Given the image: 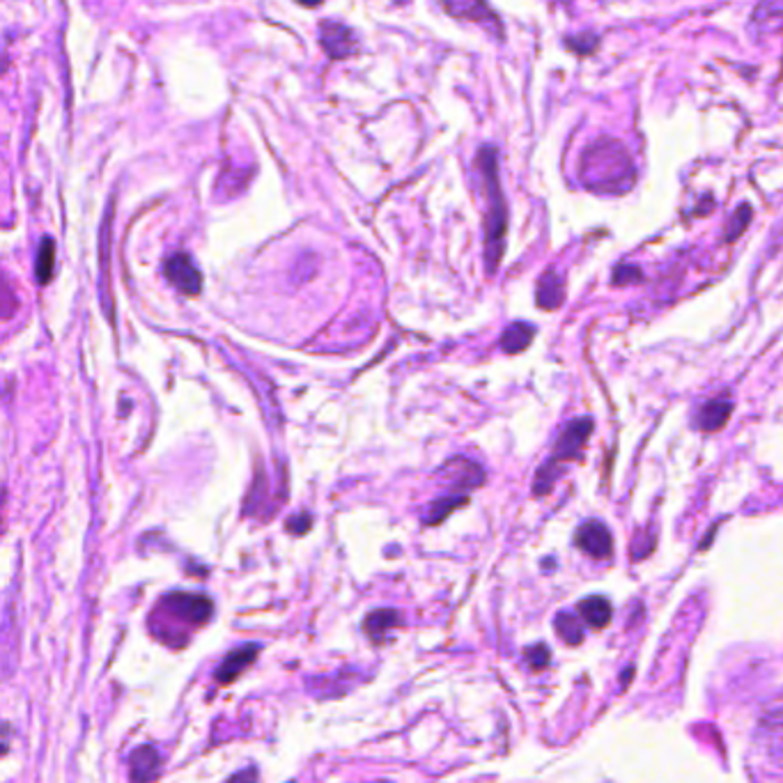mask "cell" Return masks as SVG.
Returning a JSON list of instances; mask_svg holds the SVG:
<instances>
[{"label":"cell","mask_w":783,"mask_h":783,"mask_svg":"<svg viewBox=\"0 0 783 783\" xmlns=\"http://www.w3.org/2000/svg\"><path fill=\"white\" fill-rule=\"evenodd\" d=\"M403 625V614L396 612V609H379V612H373L368 614L366 623H364V630L366 634L373 638V641H379L386 636L388 630H394Z\"/></svg>","instance_id":"14"},{"label":"cell","mask_w":783,"mask_h":783,"mask_svg":"<svg viewBox=\"0 0 783 783\" xmlns=\"http://www.w3.org/2000/svg\"><path fill=\"white\" fill-rule=\"evenodd\" d=\"M299 3L306 8H317L319 3H323V0H299Z\"/></svg>","instance_id":"25"},{"label":"cell","mask_w":783,"mask_h":783,"mask_svg":"<svg viewBox=\"0 0 783 783\" xmlns=\"http://www.w3.org/2000/svg\"><path fill=\"white\" fill-rule=\"evenodd\" d=\"M591 433H593L591 418H577V420L569 423L554 446V459L556 462L577 459L582 455V448L586 446Z\"/></svg>","instance_id":"5"},{"label":"cell","mask_w":783,"mask_h":783,"mask_svg":"<svg viewBox=\"0 0 783 783\" xmlns=\"http://www.w3.org/2000/svg\"><path fill=\"white\" fill-rule=\"evenodd\" d=\"M754 26L761 34H776L781 28V0H761L754 12Z\"/></svg>","instance_id":"15"},{"label":"cell","mask_w":783,"mask_h":783,"mask_svg":"<svg viewBox=\"0 0 783 783\" xmlns=\"http://www.w3.org/2000/svg\"><path fill=\"white\" fill-rule=\"evenodd\" d=\"M56 260V248H53V241L51 239H44L42 248H40V256H38V280L40 283H49L51 276H53V262Z\"/></svg>","instance_id":"22"},{"label":"cell","mask_w":783,"mask_h":783,"mask_svg":"<svg viewBox=\"0 0 783 783\" xmlns=\"http://www.w3.org/2000/svg\"><path fill=\"white\" fill-rule=\"evenodd\" d=\"M549 655L552 653H549V648L545 644H538V646H533V648L526 651V660H528L531 668H536V671H541V668H545L549 664Z\"/></svg>","instance_id":"23"},{"label":"cell","mask_w":783,"mask_h":783,"mask_svg":"<svg viewBox=\"0 0 783 783\" xmlns=\"http://www.w3.org/2000/svg\"><path fill=\"white\" fill-rule=\"evenodd\" d=\"M442 3L450 17L483 23L485 28L496 30V34H502V23H498V17L487 8L485 0H442Z\"/></svg>","instance_id":"7"},{"label":"cell","mask_w":783,"mask_h":783,"mask_svg":"<svg viewBox=\"0 0 783 783\" xmlns=\"http://www.w3.org/2000/svg\"><path fill=\"white\" fill-rule=\"evenodd\" d=\"M554 627L558 632V636L565 641L567 646H579L584 641V627L582 621L575 618L573 614H558L554 621Z\"/></svg>","instance_id":"18"},{"label":"cell","mask_w":783,"mask_h":783,"mask_svg":"<svg viewBox=\"0 0 783 783\" xmlns=\"http://www.w3.org/2000/svg\"><path fill=\"white\" fill-rule=\"evenodd\" d=\"M558 478H561V467H558V462L552 457L549 462H545V465L538 469V476H536V480H533V494H536V496L549 494Z\"/></svg>","instance_id":"20"},{"label":"cell","mask_w":783,"mask_h":783,"mask_svg":"<svg viewBox=\"0 0 783 783\" xmlns=\"http://www.w3.org/2000/svg\"><path fill=\"white\" fill-rule=\"evenodd\" d=\"M582 180L599 194H625L634 182L632 161L621 142L602 138L582 157Z\"/></svg>","instance_id":"1"},{"label":"cell","mask_w":783,"mask_h":783,"mask_svg":"<svg viewBox=\"0 0 783 783\" xmlns=\"http://www.w3.org/2000/svg\"><path fill=\"white\" fill-rule=\"evenodd\" d=\"M469 502V498L467 496H446V498H442V502H435L433 506H430V515H427V524H439V522H444L457 506H465Z\"/></svg>","instance_id":"21"},{"label":"cell","mask_w":783,"mask_h":783,"mask_svg":"<svg viewBox=\"0 0 783 783\" xmlns=\"http://www.w3.org/2000/svg\"><path fill=\"white\" fill-rule=\"evenodd\" d=\"M166 276L175 288L185 295H198L202 288V276L198 267L185 254H177L166 262Z\"/></svg>","instance_id":"8"},{"label":"cell","mask_w":783,"mask_h":783,"mask_svg":"<svg viewBox=\"0 0 783 783\" xmlns=\"http://www.w3.org/2000/svg\"><path fill=\"white\" fill-rule=\"evenodd\" d=\"M579 616L595 630L607 627L612 621V604L607 597L591 595L579 602Z\"/></svg>","instance_id":"12"},{"label":"cell","mask_w":783,"mask_h":783,"mask_svg":"<svg viewBox=\"0 0 783 783\" xmlns=\"http://www.w3.org/2000/svg\"><path fill=\"white\" fill-rule=\"evenodd\" d=\"M319 40H323L325 51L334 60L349 58L351 53H356V49H359V42H356V34L347 26H343L338 21H325L323 26H319Z\"/></svg>","instance_id":"6"},{"label":"cell","mask_w":783,"mask_h":783,"mask_svg":"<svg viewBox=\"0 0 783 783\" xmlns=\"http://www.w3.org/2000/svg\"><path fill=\"white\" fill-rule=\"evenodd\" d=\"M478 161H480L483 180H485L487 198H489V217H487V235H485L487 271H496L498 260H502V256H504V237H506L508 214H506V202H504L502 189H498L496 150L494 148H483Z\"/></svg>","instance_id":"2"},{"label":"cell","mask_w":783,"mask_h":783,"mask_svg":"<svg viewBox=\"0 0 783 783\" xmlns=\"http://www.w3.org/2000/svg\"><path fill=\"white\" fill-rule=\"evenodd\" d=\"M533 336H536V329H533L531 325H526V323H515V325H511V327L504 331V336H502V349H504L506 354H519V351H524V349L531 345Z\"/></svg>","instance_id":"16"},{"label":"cell","mask_w":783,"mask_h":783,"mask_svg":"<svg viewBox=\"0 0 783 783\" xmlns=\"http://www.w3.org/2000/svg\"><path fill=\"white\" fill-rule=\"evenodd\" d=\"M731 412H733V403L731 400H726V398L710 400L707 405L701 407L696 423H698L701 430L715 433V430H720V427H724V423L729 420Z\"/></svg>","instance_id":"11"},{"label":"cell","mask_w":783,"mask_h":783,"mask_svg":"<svg viewBox=\"0 0 783 783\" xmlns=\"http://www.w3.org/2000/svg\"><path fill=\"white\" fill-rule=\"evenodd\" d=\"M19 310V297L10 276L0 271V319H10Z\"/></svg>","instance_id":"19"},{"label":"cell","mask_w":783,"mask_h":783,"mask_svg":"<svg viewBox=\"0 0 783 783\" xmlns=\"http://www.w3.org/2000/svg\"><path fill=\"white\" fill-rule=\"evenodd\" d=\"M258 651H260L258 646H244V648L232 651V653L224 660V664L217 668V681L224 683V685L232 683L246 666H251V664L256 662Z\"/></svg>","instance_id":"10"},{"label":"cell","mask_w":783,"mask_h":783,"mask_svg":"<svg viewBox=\"0 0 783 783\" xmlns=\"http://www.w3.org/2000/svg\"><path fill=\"white\" fill-rule=\"evenodd\" d=\"M563 301V280L556 271H547L538 283V306L554 310Z\"/></svg>","instance_id":"17"},{"label":"cell","mask_w":783,"mask_h":783,"mask_svg":"<svg viewBox=\"0 0 783 783\" xmlns=\"http://www.w3.org/2000/svg\"><path fill=\"white\" fill-rule=\"evenodd\" d=\"M163 609L182 623L202 625L211 616V602L205 595H189V593H172L163 599Z\"/></svg>","instance_id":"3"},{"label":"cell","mask_w":783,"mask_h":783,"mask_svg":"<svg viewBox=\"0 0 783 783\" xmlns=\"http://www.w3.org/2000/svg\"><path fill=\"white\" fill-rule=\"evenodd\" d=\"M442 476H446L457 487H478L485 480L483 469L476 465V462L465 459V457L450 459L448 465L442 469Z\"/></svg>","instance_id":"9"},{"label":"cell","mask_w":783,"mask_h":783,"mask_svg":"<svg viewBox=\"0 0 783 783\" xmlns=\"http://www.w3.org/2000/svg\"><path fill=\"white\" fill-rule=\"evenodd\" d=\"M638 278H641V271H638L636 267H621V269L616 271V276H614V280H616L618 285H625V283L638 280Z\"/></svg>","instance_id":"24"},{"label":"cell","mask_w":783,"mask_h":783,"mask_svg":"<svg viewBox=\"0 0 783 783\" xmlns=\"http://www.w3.org/2000/svg\"><path fill=\"white\" fill-rule=\"evenodd\" d=\"M575 545L586 552L588 556L593 558H607L614 549V541H612V533L609 528L604 526L602 522H586L577 528L575 533Z\"/></svg>","instance_id":"4"},{"label":"cell","mask_w":783,"mask_h":783,"mask_svg":"<svg viewBox=\"0 0 783 783\" xmlns=\"http://www.w3.org/2000/svg\"><path fill=\"white\" fill-rule=\"evenodd\" d=\"M159 774V754L155 746H140L131 756V779L148 781Z\"/></svg>","instance_id":"13"}]
</instances>
